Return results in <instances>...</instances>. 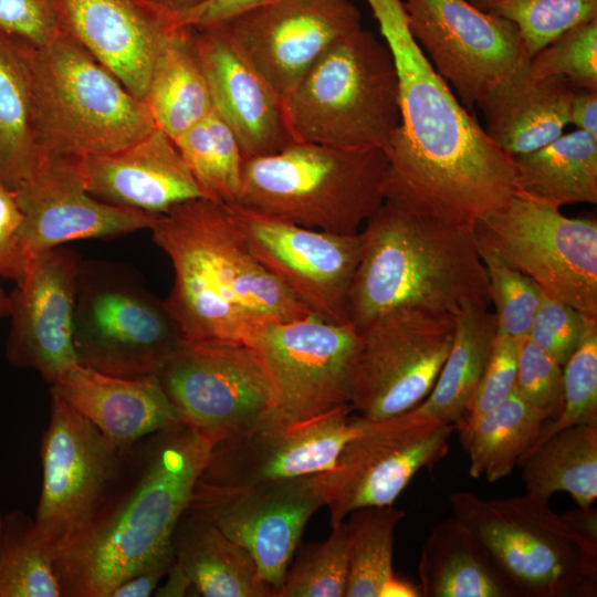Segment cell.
<instances>
[{"label": "cell", "instance_id": "cell-1", "mask_svg": "<svg viewBox=\"0 0 597 597\" xmlns=\"http://www.w3.org/2000/svg\"><path fill=\"white\" fill-rule=\"evenodd\" d=\"M399 80L401 123L386 151L385 201L474 230L517 188L512 157L486 135L412 38L401 0H366Z\"/></svg>", "mask_w": 597, "mask_h": 597}, {"label": "cell", "instance_id": "cell-2", "mask_svg": "<svg viewBox=\"0 0 597 597\" xmlns=\"http://www.w3.org/2000/svg\"><path fill=\"white\" fill-rule=\"evenodd\" d=\"M213 444L187 422L127 449L122 472L87 527L57 556L63 597H109L172 551Z\"/></svg>", "mask_w": 597, "mask_h": 597}, {"label": "cell", "instance_id": "cell-3", "mask_svg": "<svg viewBox=\"0 0 597 597\" xmlns=\"http://www.w3.org/2000/svg\"><path fill=\"white\" fill-rule=\"evenodd\" d=\"M149 230L174 268L164 302L184 339L250 345L270 323L312 315L250 252L227 203H179Z\"/></svg>", "mask_w": 597, "mask_h": 597}, {"label": "cell", "instance_id": "cell-4", "mask_svg": "<svg viewBox=\"0 0 597 597\" xmlns=\"http://www.w3.org/2000/svg\"><path fill=\"white\" fill-rule=\"evenodd\" d=\"M365 223L347 305L348 323L357 332L404 306L454 316L468 306L489 307V281L474 230L422 218L386 201Z\"/></svg>", "mask_w": 597, "mask_h": 597}, {"label": "cell", "instance_id": "cell-5", "mask_svg": "<svg viewBox=\"0 0 597 597\" xmlns=\"http://www.w3.org/2000/svg\"><path fill=\"white\" fill-rule=\"evenodd\" d=\"M387 170L379 148L293 142L244 160L235 203L305 228L354 234L385 201Z\"/></svg>", "mask_w": 597, "mask_h": 597}, {"label": "cell", "instance_id": "cell-6", "mask_svg": "<svg viewBox=\"0 0 597 597\" xmlns=\"http://www.w3.org/2000/svg\"><path fill=\"white\" fill-rule=\"evenodd\" d=\"M282 104L294 142L387 151L401 123L391 52L362 28L332 44Z\"/></svg>", "mask_w": 597, "mask_h": 597}, {"label": "cell", "instance_id": "cell-7", "mask_svg": "<svg viewBox=\"0 0 597 597\" xmlns=\"http://www.w3.org/2000/svg\"><path fill=\"white\" fill-rule=\"evenodd\" d=\"M29 59L39 153L111 154L157 127L145 101L65 33L30 45Z\"/></svg>", "mask_w": 597, "mask_h": 597}, {"label": "cell", "instance_id": "cell-8", "mask_svg": "<svg viewBox=\"0 0 597 597\" xmlns=\"http://www.w3.org/2000/svg\"><path fill=\"white\" fill-rule=\"evenodd\" d=\"M450 503L520 597L596 596L597 544L555 513L548 500L528 492L483 499L461 491Z\"/></svg>", "mask_w": 597, "mask_h": 597}, {"label": "cell", "instance_id": "cell-9", "mask_svg": "<svg viewBox=\"0 0 597 597\" xmlns=\"http://www.w3.org/2000/svg\"><path fill=\"white\" fill-rule=\"evenodd\" d=\"M182 341L165 302L128 269L82 261L73 324L80 365L123 378L157 376Z\"/></svg>", "mask_w": 597, "mask_h": 597}, {"label": "cell", "instance_id": "cell-10", "mask_svg": "<svg viewBox=\"0 0 597 597\" xmlns=\"http://www.w3.org/2000/svg\"><path fill=\"white\" fill-rule=\"evenodd\" d=\"M474 231L541 291L597 317V221L568 218L561 207L516 188Z\"/></svg>", "mask_w": 597, "mask_h": 597}, {"label": "cell", "instance_id": "cell-11", "mask_svg": "<svg viewBox=\"0 0 597 597\" xmlns=\"http://www.w3.org/2000/svg\"><path fill=\"white\" fill-rule=\"evenodd\" d=\"M454 430L415 408L379 420L362 417L335 464L316 474L331 526L357 509L392 505L416 473L447 455Z\"/></svg>", "mask_w": 597, "mask_h": 597}, {"label": "cell", "instance_id": "cell-12", "mask_svg": "<svg viewBox=\"0 0 597 597\" xmlns=\"http://www.w3.org/2000/svg\"><path fill=\"white\" fill-rule=\"evenodd\" d=\"M455 316L432 308L390 310L360 332L350 406L368 420L418 406L431 391L452 345Z\"/></svg>", "mask_w": 597, "mask_h": 597}, {"label": "cell", "instance_id": "cell-13", "mask_svg": "<svg viewBox=\"0 0 597 597\" xmlns=\"http://www.w3.org/2000/svg\"><path fill=\"white\" fill-rule=\"evenodd\" d=\"M157 376L182 420L213 446L275 409L268 369L244 343L184 339Z\"/></svg>", "mask_w": 597, "mask_h": 597}, {"label": "cell", "instance_id": "cell-14", "mask_svg": "<svg viewBox=\"0 0 597 597\" xmlns=\"http://www.w3.org/2000/svg\"><path fill=\"white\" fill-rule=\"evenodd\" d=\"M126 452L51 392L50 420L41 440L42 489L33 521L57 556L100 510Z\"/></svg>", "mask_w": 597, "mask_h": 597}, {"label": "cell", "instance_id": "cell-15", "mask_svg": "<svg viewBox=\"0 0 597 597\" xmlns=\"http://www.w3.org/2000/svg\"><path fill=\"white\" fill-rule=\"evenodd\" d=\"M408 29L467 109L530 62L516 25L468 0H401Z\"/></svg>", "mask_w": 597, "mask_h": 597}, {"label": "cell", "instance_id": "cell-16", "mask_svg": "<svg viewBox=\"0 0 597 597\" xmlns=\"http://www.w3.org/2000/svg\"><path fill=\"white\" fill-rule=\"evenodd\" d=\"M270 375L275 409L306 419L350 405L362 336L307 315L265 325L251 341Z\"/></svg>", "mask_w": 597, "mask_h": 597}, {"label": "cell", "instance_id": "cell-17", "mask_svg": "<svg viewBox=\"0 0 597 597\" xmlns=\"http://www.w3.org/2000/svg\"><path fill=\"white\" fill-rule=\"evenodd\" d=\"M210 25L282 98L332 44L363 28L352 0H274Z\"/></svg>", "mask_w": 597, "mask_h": 597}, {"label": "cell", "instance_id": "cell-18", "mask_svg": "<svg viewBox=\"0 0 597 597\" xmlns=\"http://www.w3.org/2000/svg\"><path fill=\"white\" fill-rule=\"evenodd\" d=\"M323 505L316 474L242 485L198 480L186 513L244 547L277 597L305 525Z\"/></svg>", "mask_w": 597, "mask_h": 597}, {"label": "cell", "instance_id": "cell-19", "mask_svg": "<svg viewBox=\"0 0 597 597\" xmlns=\"http://www.w3.org/2000/svg\"><path fill=\"white\" fill-rule=\"evenodd\" d=\"M244 243L311 313L326 322L349 324L348 295L363 239L305 228L227 203Z\"/></svg>", "mask_w": 597, "mask_h": 597}, {"label": "cell", "instance_id": "cell-20", "mask_svg": "<svg viewBox=\"0 0 597 597\" xmlns=\"http://www.w3.org/2000/svg\"><path fill=\"white\" fill-rule=\"evenodd\" d=\"M360 421L349 404L306 419H292L274 409L216 443L199 480L242 485L325 472Z\"/></svg>", "mask_w": 597, "mask_h": 597}, {"label": "cell", "instance_id": "cell-21", "mask_svg": "<svg viewBox=\"0 0 597 597\" xmlns=\"http://www.w3.org/2000/svg\"><path fill=\"white\" fill-rule=\"evenodd\" d=\"M14 193L23 214L17 240L28 260L73 240L150 229L158 216L94 198L87 191L82 157L69 154L40 153Z\"/></svg>", "mask_w": 597, "mask_h": 597}, {"label": "cell", "instance_id": "cell-22", "mask_svg": "<svg viewBox=\"0 0 597 597\" xmlns=\"http://www.w3.org/2000/svg\"><path fill=\"white\" fill-rule=\"evenodd\" d=\"M81 264L75 251L61 245L39 253L9 294L7 358L51 385L78 364L73 324Z\"/></svg>", "mask_w": 597, "mask_h": 597}, {"label": "cell", "instance_id": "cell-23", "mask_svg": "<svg viewBox=\"0 0 597 597\" xmlns=\"http://www.w3.org/2000/svg\"><path fill=\"white\" fill-rule=\"evenodd\" d=\"M59 27L145 100L156 57L176 29L154 0H53Z\"/></svg>", "mask_w": 597, "mask_h": 597}, {"label": "cell", "instance_id": "cell-24", "mask_svg": "<svg viewBox=\"0 0 597 597\" xmlns=\"http://www.w3.org/2000/svg\"><path fill=\"white\" fill-rule=\"evenodd\" d=\"M190 30L213 109L237 136L244 158L268 156L293 143L282 97L213 27Z\"/></svg>", "mask_w": 597, "mask_h": 597}, {"label": "cell", "instance_id": "cell-25", "mask_svg": "<svg viewBox=\"0 0 597 597\" xmlns=\"http://www.w3.org/2000/svg\"><path fill=\"white\" fill-rule=\"evenodd\" d=\"M82 163L87 191L109 205L161 214L208 198L174 140L157 127L126 148Z\"/></svg>", "mask_w": 597, "mask_h": 597}, {"label": "cell", "instance_id": "cell-26", "mask_svg": "<svg viewBox=\"0 0 597 597\" xmlns=\"http://www.w3.org/2000/svg\"><path fill=\"white\" fill-rule=\"evenodd\" d=\"M50 392L61 397L121 449L184 422L156 375L123 378L77 364L52 384Z\"/></svg>", "mask_w": 597, "mask_h": 597}, {"label": "cell", "instance_id": "cell-27", "mask_svg": "<svg viewBox=\"0 0 597 597\" xmlns=\"http://www.w3.org/2000/svg\"><path fill=\"white\" fill-rule=\"evenodd\" d=\"M526 66L476 106L483 114L486 135L510 157L534 151L559 137L579 90L562 76H534Z\"/></svg>", "mask_w": 597, "mask_h": 597}, {"label": "cell", "instance_id": "cell-28", "mask_svg": "<svg viewBox=\"0 0 597 597\" xmlns=\"http://www.w3.org/2000/svg\"><path fill=\"white\" fill-rule=\"evenodd\" d=\"M171 547L175 562L205 597H276L251 554L210 522L185 513Z\"/></svg>", "mask_w": 597, "mask_h": 597}, {"label": "cell", "instance_id": "cell-29", "mask_svg": "<svg viewBox=\"0 0 597 597\" xmlns=\"http://www.w3.org/2000/svg\"><path fill=\"white\" fill-rule=\"evenodd\" d=\"M418 577L421 597H520L484 546L454 516L430 531Z\"/></svg>", "mask_w": 597, "mask_h": 597}, {"label": "cell", "instance_id": "cell-30", "mask_svg": "<svg viewBox=\"0 0 597 597\" xmlns=\"http://www.w3.org/2000/svg\"><path fill=\"white\" fill-rule=\"evenodd\" d=\"M144 101L157 128L171 139L213 109L190 28H176L166 39L154 63Z\"/></svg>", "mask_w": 597, "mask_h": 597}, {"label": "cell", "instance_id": "cell-31", "mask_svg": "<svg viewBox=\"0 0 597 597\" xmlns=\"http://www.w3.org/2000/svg\"><path fill=\"white\" fill-rule=\"evenodd\" d=\"M29 46L0 28V184L13 191L33 170L40 154Z\"/></svg>", "mask_w": 597, "mask_h": 597}, {"label": "cell", "instance_id": "cell-32", "mask_svg": "<svg viewBox=\"0 0 597 597\" xmlns=\"http://www.w3.org/2000/svg\"><path fill=\"white\" fill-rule=\"evenodd\" d=\"M496 333L495 315L489 307L473 305L459 312L452 345L438 378L415 409L457 428L471 406Z\"/></svg>", "mask_w": 597, "mask_h": 597}, {"label": "cell", "instance_id": "cell-33", "mask_svg": "<svg viewBox=\"0 0 597 597\" xmlns=\"http://www.w3.org/2000/svg\"><path fill=\"white\" fill-rule=\"evenodd\" d=\"M516 187L558 205L597 202V137L575 129L512 157Z\"/></svg>", "mask_w": 597, "mask_h": 597}, {"label": "cell", "instance_id": "cell-34", "mask_svg": "<svg viewBox=\"0 0 597 597\" xmlns=\"http://www.w3.org/2000/svg\"><path fill=\"white\" fill-rule=\"evenodd\" d=\"M526 492L549 500L567 492L579 507L597 498V425L558 430L519 462Z\"/></svg>", "mask_w": 597, "mask_h": 597}, {"label": "cell", "instance_id": "cell-35", "mask_svg": "<svg viewBox=\"0 0 597 597\" xmlns=\"http://www.w3.org/2000/svg\"><path fill=\"white\" fill-rule=\"evenodd\" d=\"M543 417L516 392L482 415L459 439L469 454V474L489 482L507 476L534 447Z\"/></svg>", "mask_w": 597, "mask_h": 597}, {"label": "cell", "instance_id": "cell-36", "mask_svg": "<svg viewBox=\"0 0 597 597\" xmlns=\"http://www.w3.org/2000/svg\"><path fill=\"white\" fill-rule=\"evenodd\" d=\"M0 597H63L56 553L22 511L3 515L0 532Z\"/></svg>", "mask_w": 597, "mask_h": 597}, {"label": "cell", "instance_id": "cell-37", "mask_svg": "<svg viewBox=\"0 0 597 597\" xmlns=\"http://www.w3.org/2000/svg\"><path fill=\"white\" fill-rule=\"evenodd\" d=\"M172 140L208 198L238 201L245 158L237 136L214 109Z\"/></svg>", "mask_w": 597, "mask_h": 597}, {"label": "cell", "instance_id": "cell-38", "mask_svg": "<svg viewBox=\"0 0 597 597\" xmlns=\"http://www.w3.org/2000/svg\"><path fill=\"white\" fill-rule=\"evenodd\" d=\"M348 578L345 597H378L394 573V534L405 512L392 505L365 506L348 514Z\"/></svg>", "mask_w": 597, "mask_h": 597}, {"label": "cell", "instance_id": "cell-39", "mask_svg": "<svg viewBox=\"0 0 597 597\" xmlns=\"http://www.w3.org/2000/svg\"><path fill=\"white\" fill-rule=\"evenodd\" d=\"M349 532L344 521L329 536L302 547L289 566L277 597H345Z\"/></svg>", "mask_w": 597, "mask_h": 597}, {"label": "cell", "instance_id": "cell-40", "mask_svg": "<svg viewBox=\"0 0 597 597\" xmlns=\"http://www.w3.org/2000/svg\"><path fill=\"white\" fill-rule=\"evenodd\" d=\"M474 238L488 275L498 333L520 339L527 337L542 297L540 286L530 276L507 264L475 231Z\"/></svg>", "mask_w": 597, "mask_h": 597}, {"label": "cell", "instance_id": "cell-41", "mask_svg": "<svg viewBox=\"0 0 597 597\" xmlns=\"http://www.w3.org/2000/svg\"><path fill=\"white\" fill-rule=\"evenodd\" d=\"M563 409L543 423L534 447L564 428L597 425V317L586 315L582 339L563 366Z\"/></svg>", "mask_w": 597, "mask_h": 597}, {"label": "cell", "instance_id": "cell-42", "mask_svg": "<svg viewBox=\"0 0 597 597\" xmlns=\"http://www.w3.org/2000/svg\"><path fill=\"white\" fill-rule=\"evenodd\" d=\"M490 12L516 25L531 59L565 31L597 19V0H501Z\"/></svg>", "mask_w": 597, "mask_h": 597}, {"label": "cell", "instance_id": "cell-43", "mask_svg": "<svg viewBox=\"0 0 597 597\" xmlns=\"http://www.w3.org/2000/svg\"><path fill=\"white\" fill-rule=\"evenodd\" d=\"M526 69L537 77L562 76L578 88L597 90V19L562 33L532 56Z\"/></svg>", "mask_w": 597, "mask_h": 597}, {"label": "cell", "instance_id": "cell-44", "mask_svg": "<svg viewBox=\"0 0 597 597\" xmlns=\"http://www.w3.org/2000/svg\"><path fill=\"white\" fill-rule=\"evenodd\" d=\"M514 391L545 421L555 419L563 409V366L527 337L520 350Z\"/></svg>", "mask_w": 597, "mask_h": 597}, {"label": "cell", "instance_id": "cell-45", "mask_svg": "<svg viewBox=\"0 0 597 597\" xmlns=\"http://www.w3.org/2000/svg\"><path fill=\"white\" fill-rule=\"evenodd\" d=\"M523 339L496 333L471 406L455 428L459 433L465 431L482 415L500 405L512 394Z\"/></svg>", "mask_w": 597, "mask_h": 597}, {"label": "cell", "instance_id": "cell-46", "mask_svg": "<svg viewBox=\"0 0 597 597\" xmlns=\"http://www.w3.org/2000/svg\"><path fill=\"white\" fill-rule=\"evenodd\" d=\"M586 315L542 292L527 338L564 366L583 336Z\"/></svg>", "mask_w": 597, "mask_h": 597}, {"label": "cell", "instance_id": "cell-47", "mask_svg": "<svg viewBox=\"0 0 597 597\" xmlns=\"http://www.w3.org/2000/svg\"><path fill=\"white\" fill-rule=\"evenodd\" d=\"M0 28L32 46L44 45L62 32L53 0H0Z\"/></svg>", "mask_w": 597, "mask_h": 597}, {"label": "cell", "instance_id": "cell-48", "mask_svg": "<svg viewBox=\"0 0 597 597\" xmlns=\"http://www.w3.org/2000/svg\"><path fill=\"white\" fill-rule=\"evenodd\" d=\"M22 218L14 191L0 184V277L15 283L23 279L29 262L17 240Z\"/></svg>", "mask_w": 597, "mask_h": 597}, {"label": "cell", "instance_id": "cell-49", "mask_svg": "<svg viewBox=\"0 0 597 597\" xmlns=\"http://www.w3.org/2000/svg\"><path fill=\"white\" fill-rule=\"evenodd\" d=\"M271 1L274 0H205L187 11L171 15V20L175 28H200Z\"/></svg>", "mask_w": 597, "mask_h": 597}, {"label": "cell", "instance_id": "cell-50", "mask_svg": "<svg viewBox=\"0 0 597 597\" xmlns=\"http://www.w3.org/2000/svg\"><path fill=\"white\" fill-rule=\"evenodd\" d=\"M174 559V552H168L123 580L113 589L109 597H149L154 595L160 580L170 569Z\"/></svg>", "mask_w": 597, "mask_h": 597}, {"label": "cell", "instance_id": "cell-51", "mask_svg": "<svg viewBox=\"0 0 597 597\" xmlns=\"http://www.w3.org/2000/svg\"><path fill=\"white\" fill-rule=\"evenodd\" d=\"M568 124L597 137V90L576 91L569 106Z\"/></svg>", "mask_w": 597, "mask_h": 597}, {"label": "cell", "instance_id": "cell-52", "mask_svg": "<svg viewBox=\"0 0 597 597\" xmlns=\"http://www.w3.org/2000/svg\"><path fill=\"white\" fill-rule=\"evenodd\" d=\"M564 520L582 536L597 544V510L591 505L562 514Z\"/></svg>", "mask_w": 597, "mask_h": 597}, {"label": "cell", "instance_id": "cell-53", "mask_svg": "<svg viewBox=\"0 0 597 597\" xmlns=\"http://www.w3.org/2000/svg\"><path fill=\"white\" fill-rule=\"evenodd\" d=\"M167 580L164 585L158 586L154 595L157 597H182L189 595L193 590L192 584L179 565L175 562L168 570Z\"/></svg>", "mask_w": 597, "mask_h": 597}, {"label": "cell", "instance_id": "cell-54", "mask_svg": "<svg viewBox=\"0 0 597 597\" xmlns=\"http://www.w3.org/2000/svg\"><path fill=\"white\" fill-rule=\"evenodd\" d=\"M378 597H420L419 587L392 573L381 585Z\"/></svg>", "mask_w": 597, "mask_h": 597}, {"label": "cell", "instance_id": "cell-55", "mask_svg": "<svg viewBox=\"0 0 597 597\" xmlns=\"http://www.w3.org/2000/svg\"><path fill=\"white\" fill-rule=\"evenodd\" d=\"M157 6L170 15L187 11L205 0H154Z\"/></svg>", "mask_w": 597, "mask_h": 597}, {"label": "cell", "instance_id": "cell-56", "mask_svg": "<svg viewBox=\"0 0 597 597\" xmlns=\"http://www.w3.org/2000/svg\"><path fill=\"white\" fill-rule=\"evenodd\" d=\"M10 314V296L0 285V320L9 317Z\"/></svg>", "mask_w": 597, "mask_h": 597}, {"label": "cell", "instance_id": "cell-57", "mask_svg": "<svg viewBox=\"0 0 597 597\" xmlns=\"http://www.w3.org/2000/svg\"><path fill=\"white\" fill-rule=\"evenodd\" d=\"M478 9L490 12L501 0H468Z\"/></svg>", "mask_w": 597, "mask_h": 597}, {"label": "cell", "instance_id": "cell-58", "mask_svg": "<svg viewBox=\"0 0 597 597\" xmlns=\"http://www.w3.org/2000/svg\"><path fill=\"white\" fill-rule=\"evenodd\" d=\"M2 522H3V514L0 512V532H1V527H2Z\"/></svg>", "mask_w": 597, "mask_h": 597}]
</instances>
